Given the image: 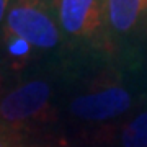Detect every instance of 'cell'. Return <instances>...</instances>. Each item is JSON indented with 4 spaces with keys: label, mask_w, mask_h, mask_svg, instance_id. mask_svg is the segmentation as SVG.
I'll use <instances>...</instances> for the list:
<instances>
[{
    "label": "cell",
    "mask_w": 147,
    "mask_h": 147,
    "mask_svg": "<svg viewBox=\"0 0 147 147\" xmlns=\"http://www.w3.org/2000/svg\"><path fill=\"white\" fill-rule=\"evenodd\" d=\"M137 65L121 61V65H110L95 75L85 90L70 101V115L90 124H106L124 119L144 101L142 85L132 77Z\"/></svg>",
    "instance_id": "obj_1"
},
{
    "label": "cell",
    "mask_w": 147,
    "mask_h": 147,
    "mask_svg": "<svg viewBox=\"0 0 147 147\" xmlns=\"http://www.w3.org/2000/svg\"><path fill=\"white\" fill-rule=\"evenodd\" d=\"M105 16L113 57L139 65L147 51V0H105Z\"/></svg>",
    "instance_id": "obj_2"
},
{
    "label": "cell",
    "mask_w": 147,
    "mask_h": 147,
    "mask_svg": "<svg viewBox=\"0 0 147 147\" xmlns=\"http://www.w3.org/2000/svg\"><path fill=\"white\" fill-rule=\"evenodd\" d=\"M59 30L79 46L113 56L106 33L105 0H54Z\"/></svg>",
    "instance_id": "obj_3"
},
{
    "label": "cell",
    "mask_w": 147,
    "mask_h": 147,
    "mask_svg": "<svg viewBox=\"0 0 147 147\" xmlns=\"http://www.w3.org/2000/svg\"><path fill=\"white\" fill-rule=\"evenodd\" d=\"M16 36L33 47L49 51L61 42L62 33L46 0H11L3 20V38Z\"/></svg>",
    "instance_id": "obj_4"
},
{
    "label": "cell",
    "mask_w": 147,
    "mask_h": 147,
    "mask_svg": "<svg viewBox=\"0 0 147 147\" xmlns=\"http://www.w3.org/2000/svg\"><path fill=\"white\" fill-rule=\"evenodd\" d=\"M51 113V87L44 80H30L0 98V126L15 134L47 121Z\"/></svg>",
    "instance_id": "obj_5"
},
{
    "label": "cell",
    "mask_w": 147,
    "mask_h": 147,
    "mask_svg": "<svg viewBox=\"0 0 147 147\" xmlns=\"http://www.w3.org/2000/svg\"><path fill=\"white\" fill-rule=\"evenodd\" d=\"M116 147H147V108H139L115 127Z\"/></svg>",
    "instance_id": "obj_6"
},
{
    "label": "cell",
    "mask_w": 147,
    "mask_h": 147,
    "mask_svg": "<svg viewBox=\"0 0 147 147\" xmlns=\"http://www.w3.org/2000/svg\"><path fill=\"white\" fill-rule=\"evenodd\" d=\"M3 42H5V54L8 57V62H10V65L15 70L23 69L30 62L31 49H33V46L30 42H26L25 39L16 38V36L3 38Z\"/></svg>",
    "instance_id": "obj_7"
},
{
    "label": "cell",
    "mask_w": 147,
    "mask_h": 147,
    "mask_svg": "<svg viewBox=\"0 0 147 147\" xmlns=\"http://www.w3.org/2000/svg\"><path fill=\"white\" fill-rule=\"evenodd\" d=\"M0 147H23L20 136L0 126Z\"/></svg>",
    "instance_id": "obj_8"
},
{
    "label": "cell",
    "mask_w": 147,
    "mask_h": 147,
    "mask_svg": "<svg viewBox=\"0 0 147 147\" xmlns=\"http://www.w3.org/2000/svg\"><path fill=\"white\" fill-rule=\"evenodd\" d=\"M10 3H11V0H0V25H2V21L5 20V15L8 11Z\"/></svg>",
    "instance_id": "obj_9"
},
{
    "label": "cell",
    "mask_w": 147,
    "mask_h": 147,
    "mask_svg": "<svg viewBox=\"0 0 147 147\" xmlns=\"http://www.w3.org/2000/svg\"><path fill=\"white\" fill-rule=\"evenodd\" d=\"M0 90H2V79H0Z\"/></svg>",
    "instance_id": "obj_10"
}]
</instances>
